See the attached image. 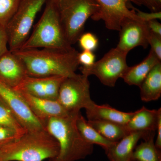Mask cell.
Segmentation results:
<instances>
[{"label":"cell","mask_w":161,"mask_h":161,"mask_svg":"<svg viewBox=\"0 0 161 161\" xmlns=\"http://www.w3.org/2000/svg\"><path fill=\"white\" fill-rule=\"evenodd\" d=\"M23 61L28 76L34 77L61 76L72 77L76 75L79 67L78 52L55 48L19 49L12 52Z\"/></svg>","instance_id":"cell-1"},{"label":"cell","mask_w":161,"mask_h":161,"mask_svg":"<svg viewBox=\"0 0 161 161\" xmlns=\"http://www.w3.org/2000/svg\"><path fill=\"white\" fill-rule=\"evenodd\" d=\"M59 146L46 129L26 132L0 148V161H43L58 155Z\"/></svg>","instance_id":"cell-2"},{"label":"cell","mask_w":161,"mask_h":161,"mask_svg":"<svg viewBox=\"0 0 161 161\" xmlns=\"http://www.w3.org/2000/svg\"><path fill=\"white\" fill-rule=\"evenodd\" d=\"M78 115L53 117L45 122V129L59 146L58 155L49 161H76L93 153L94 145L85 140L77 129L76 120Z\"/></svg>","instance_id":"cell-3"},{"label":"cell","mask_w":161,"mask_h":161,"mask_svg":"<svg viewBox=\"0 0 161 161\" xmlns=\"http://www.w3.org/2000/svg\"><path fill=\"white\" fill-rule=\"evenodd\" d=\"M43 48L63 50L74 48L67 40L57 0H47L41 18L19 49Z\"/></svg>","instance_id":"cell-4"},{"label":"cell","mask_w":161,"mask_h":161,"mask_svg":"<svg viewBox=\"0 0 161 161\" xmlns=\"http://www.w3.org/2000/svg\"><path fill=\"white\" fill-rule=\"evenodd\" d=\"M58 10L67 40L71 45L83 33L87 20L99 7L95 0H57Z\"/></svg>","instance_id":"cell-5"},{"label":"cell","mask_w":161,"mask_h":161,"mask_svg":"<svg viewBox=\"0 0 161 161\" xmlns=\"http://www.w3.org/2000/svg\"><path fill=\"white\" fill-rule=\"evenodd\" d=\"M47 1L21 0L16 11L6 27L10 51L19 49L27 40L37 15Z\"/></svg>","instance_id":"cell-6"},{"label":"cell","mask_w":161,"mask_h":161,"mask_svg":"<svg viewBox=\"0 0 161 161\" xmlns=\"http://www.w3.org/2000/svg\"><path fill=\"white\" fill-rule=\"evenodd\" d=\"M88 76L76 74L67 77L60 86L58 100L69 115H77L81 109L86 108L93 101L91 99Z\"/></svg>","instance_id":"cell-7"},{"label":"cell","mask_w":161,"mask_h":161,"mask_svg":"<svg viewBox=\"0 0 161 161\" xmlns=\"http://www.w3.org/2000/svg\"><path fill=\"white\" fill-rule=\"evenodd\" d=\"M128 54L116 47L112 48L91 66H80L81 74L88 77L95 75L104 85L113 87L129 67L127 63Z\"/></svg>","instance_id":"cell-8"},{"label":"cell","mask_w":161,"mask_h":161,"mask_svg":"<svg viewBox=\"0 0 161 161\" xmlns=\"http://www.w3.org/2000/svg\"><path fill=\"white\" fill-rule=\"evenodd\" d=\"M99 7L97 13L91 18L95 21L102 20L107 29L119 31L123 21L126 19L142 21L134 9H130V3L136 4V0H95Z\"/></svg>","instance_id":"cell-9"},{"label":"cell","mask_w":161,"mask_h":161,"mask_svg":"<svg viewBox=\"0 0 161 161\" xmlns=\"http://www.w3.org/2000/svg\"><path fill=\"white\" fill-rule=\"evenodd\" d=\"M0 98L6 103L27 132L45 129L32 113L19 92L0 82Z\"/></svg>","instance_id":"cell-10"},{"label":"cell","mask_w":161,"mask_h":161,"mask_svg":"<svg viewBox=\"0 0 161 161\" xmlns=\"http://www.w3.org/2000/svg\"><path fill=\"white\" fill-rule=\"evenodd\" d=\"M119 31V40L116 47L122 51L129 53L136 47L147 48L149 45L150 30L147 22L126 19Z\"/></svg>","instance_id":"cell-11"},{"label":"cell","mask_w":161,"mask_h":161,"mask_svg":"<svg viewBox=\"0 0 161 161\" xmlns=\"http://www.w3.org/2000/svg\"><path fill=\"white\" fill-rule=\"evenodd\" d=\"M66 78L61 76L43 77L28 76L14 89L38 98L57 100L60 86Z\"/></svg>","instance_id":"cell-12"},{"label":"cell","mask_w":161,"mask_h":161,"mask_svg":"<svg viewBox=\"0 0 161 161\" xmlns=\"http://www.w3.org/2000/svg\"><path fill=\"white\" fill-rule=\"evenodd\" d=\"M28 76L25 64L14 53L9 50L0 58V82L14 89Z\"/></svg>","instance_id":"cell-13"},{"label":"cell","mask_w":161,"mask_h":161,"mask_svg":"<svg viewBox=\"0 0 161 161\" xmlns=\"http://www.w3.org/2000/svg\"><path fill=\"white\" fill-rule=\"evenodd\" d=\"M19 92L23 96L31 112L44 126L45 122L49 119L69 115L58 100L38 98L25 92Z\"/></svg>","instance_id":"cell-14"},{"label":"cell","mask_w":161,"mask_h":161,"mask_svg":"<svg viewBox=\"0 0 161 161\" xmlns=\"http://www.w3.org/2000/svg\"><path fill=\"white\" fill-rule=\"evenodd\" d=\"M153 132L138 131L130 132L105 150L110 161H132V153L138 141L146 139Z\"/></svg>","instance_id":"cell-15"},{"label":"cell","mask_w":161,"mask_h":161,"mask_svg":"<svg viewBox=\"0 0 161 161\" xmlns=\"http://www.w3.org/2000/svg\"><path fill=\"white\" fill-rule=\"evenodd\" d=\"M85 109L88 120L105 121L122 125H125L136 112H121L109 105H99L94 101Z\"/></svg>","instance_id":"cell-16"},{"label":"cell","mask_w":161,"mask_h":161,"mask_svg":"<svg viewBox=\"0 0 161 161\" xmlns=\"http://www.w3.org/2000/svg\"><path fill=\"white\" fill-rule=\"evenodd\" d=\"M161 108L158 110H150L143 107L136 111L125 127L130 133L138 131L155 132Z\"/></svg>","instance_id":"cell-17"},{"label":"cell","mask_w":161,"mask_h":161,"mask_svg":"<svg viewBox=\"0 0 161 161\" xmlns=\"http://www.w3.org/2000/svg\"><path fill=\"white\" fill-rule=\"evenodd\" d=\"M161 62L152 50L141 63L129 67L121 78L130 86L139 87L147 75L157 64Z\"/></svg>","instance_id":"cell-18"},{"label":"cell","mask_w":161,"mask_h":161,"mask_svg":"<svg viewBox=\"0 0 161 161\" xmlns=\"http://www.w3.org/2000/svg\"><path fill=\"white\" fill-rule=\"evenodd\" d=\"M141 98L149 102L158 100L161 96V62L156 64L141 84Z\"/></svg>","instance_id":"cell-19"},{"label":"cell","mask_w":161,"mask_h":161,"mask_svg":"<svg viewBox=\"0 0 161 161\" xmlns=\"http://www.w3.org/2000/svg\"><path fill=\"white\" fill-rule=\"evenodd\" d=\"M76 126L80 135L86 142L92 145H97L105 151L114 146L117 142H112L104 137L88 123L84 117L79 113L76 120Z\"/></svg>","instance_id":"cell-20"},{"label":"cell","mask_w":161,"mask_h":161,"mask_svg":"<svg viewBox=\"0 0 161 161\" xmlns=\"http://www.w3.org/2000/svg\"><path fill=\"white\" fill-rule=\"evenodd\" d=\"M87 122L104 137L112 142H118L130 133L125 125L102 120H88Z\"/></svg>","instance_id":"cell-21"},{"label":"cell","mask_w":161,"mask_h":161,"mask_svg":"<svg viewBox=\"0 0 161 161\" xmlns=\"http://www.w3.org/2000/svg\"><path fill=\"white\" fill-rule=\"evenodd\" d=\"M155 132L150 135L138 146L132 153V160L137 161H161V151L155 147L154 143Z\"/></svg>","instance_id":"cell-22"},{"label":"cell","mask_w":161,"mask_h":161,"mask_svg":"<svg viewBox=\"0 0 161 161\" xmlns=\"http://www.w3.org/2000/svg\"><path fill=\"white\" fill-rule=\"evenodd\" d=\"M0 126L11 127L19 131L27 132L1 98H0Z\"/></svg>","instance_id":"cell-23"},{"label":"cell","mask_w":161,"mask_h":161,"mask_svg":"<svg viewBox=\"0 0 161 161\" xmlns=\"http://www.w3.org/2000/svg\"><path fill=\"white\" fill-rule=\"evenodd\" d=\"M21 0H0V25L7 26L17 9Z\"/></svg>","instance_id":"cell-24"},{"label":"cell","mask_w":161,"mask_h":161,"mask_svg":"<svg viewBox=\"0 0 161 161\" xmlns=\"http://www.w3.org/2000/svg\"><path fill=\"white\" fill-rule=\"evenodd\" d=\"M26 132L11 127L0 126V148L15 140Z\"/></svg>","instance_id":"cell-25"},{"label":"cell","mask_w":161,"mask_h":161,"mask_svg":"<svg viewBox=\"0 0 161 161\" xmlns=\"http://www.w3.org/2000/svg\"><path fill=\"white\" fill-rule=\"evenodd\" d=\"M78 42L83 50L93 52L97 49L98 45V38L91 32L83 33L78 39Z\"/></svg>","instance_id":"cell-26"},{"label":"cell","mask_w":161,"mask_h":161,"mask_svg":"<svg viewBox=\"0 0 161 161\" xmlns=\"http://www.w3.org/2000/svg\"><path fill=\"white\" fill-rule=\"evenodd\" d=\"M148 43L151 46V50L161 60V36L153 33L150 30Z\"/></svg>","instance_id":"cell-27"},{"label":"cell","mask_w":161,"mask_h":161,"mask_svg":"<svg viewBox=\"0 0 161 161\" xmlns=\"http://www.w3.org/2000/svg\"><path fill=\"white\" fill-rule=\"evenodd\" d=\"M95 55L93 52L83 50L78 53V61L79 65L84 67H87L95 62Z\"/></svg>","instance_id":"cell-28"},{"label":"cell","mask_w":161,"mask_h":161,"mask_svg":"<svg viewBox=\"0 0 161 161\" xmlns=\"http://www.w3.org/2000/svg\"><path fill=\"white\" fill-rule=\"evenodd\" d=\"M136 15L143 22H148L154 20L161 19V11L145 12L132 6Z\"/></svg>","instance_id":"cell-29"},{"label":"cell","mask_w":161,"mask_h":161,"mask_svg":"<svg viewBox=\"0 0 161 161\" xmlns=\"http://www.w3.org/2000/svg\"><path fill=\"white\" fill-rule=\"evenodd\" d=\"M9 50V40L6 26L0 25V58Z\"/></svg>","instance_id":"cell-30"},{"label":"cell","mask_w":161,"mask_h":161,"mask_svg":"<svg viewBox=\"0 0 161 161\" xmlns=\"http://www.w3.org/2000/svg\"><path fill=\"white\" fill-rule=\"evenodd\" d=\"M136 5L145 6L151 12L161 11V0H136Z\"/></svg>","instance_id":"cell-31"},{"label":"cell","mask_w":161,"mask_h":161,"mask_svg":"<svg viewBox=\"0 0 161 161\" xmlns=\"http://www.w3.org/2000/svg\"><path fill=\"white\" fill-rule=\"evenodd\" d=\"M147 23L150 31L161 36V24L157 20H152Z\"/></svg>","instance_id":"cell-32"},{"label":"cell","mask_w":161,"mask_h":161,"mask_svg":"<svg viewBox=\"0 0 161 161\" xmlns=\"http://www.w3.org/2000/svg\"><path fill=\"white\" fill-rule=\"evenodd\" d=\"M156 130L157 131V136L154 144L156 147L161 151V112L158 115Z\"/></svg>","instance_id":"cell-33"},{"label":"cell","mask_w":161,"mask_h":161,"mask_svg":"<svg viewBox=\"0 0 161 161\" xmlns=\"http://www.w3.org/2000/svg\"><path fill=\"white\" fill-rule=\"evenodd\" d=\"M135 161V160H132V161Z\"/></svg>","instance_id":"cell-34"}]
</instances>
